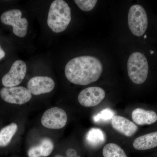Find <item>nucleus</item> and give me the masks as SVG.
<instances>
[{
	"mask_svg": "<svg viewBox=\"0 0 157 157\" xmlns=\"http://www.w3.org/2000/svg\"><path fill=\"white\" fill-rule=\"evenodd\" d=\"M103 70V65L99 59L84 56L74 58L68 62L65 73L70 82L78 85H87L97 81Z\"/></svg>",
	"mask_w": 157,
	"mask_h": 157,
	"instance_id": "f257e3e1",
	"label": "nucleus"
},
{
	"mask_svg": "<svg viewBox=\"0 0 157 157\" xmlns=\"http://www.w3.org/2000/svg\"><path fill=\"white\" fill-rule=\"evenodd\" d=\"M71 9L63 0H56L51 5L48 11L47 24L53 32H63L71 21Z\"/></svg>",
	"mask_w": 157,
	"mask_h": 157,
	"instance_id": "f03ea898",
	"label": "nucleus"
},
{
	"mask_svg": "<svg viewBox=\"0 0 157 157\" xmlns=\"http://www.w3.org/2000/svg\"><path fill=\"white\" fill-rule=\"evenodd\" d=\"M148 64L146 57L140 52H135L129 57L128 62V74L134 83L141 84L147 78Z\"/></svg>",
	"mask_w": 157,
	"mask_h": 157,
	"instance_id": "7ed1b4c3",
	"label": "nucleus"
},
{
	"mask_svg": "<svg viewBox=\"0 0 157 157\" xmlns=\"http://www.w3.org/2000/svg\"><path fill=\"white\" fill-rule=\"evenodd\" d=\"M128 23L132 33L137 36H143L148 25V18L145 9L140 5L132 6L129 9Z\"/></svg>",
	"mask_w": 157,
	"mask_h": 157,
	"instance_id": "20e7f679",
	"label": "nucleus"
},
{
	"mask_svg": "<svg viewBox=\"0 0 157 157\" xmlns=\"http://www.w3.org/2000/svg\"><path fill=\"white\" fill-rule=\"evenodd\" d=\"M22 12L19 9H13L4 12L1 15V21L6 25L12 26L13 32L17 36L23 38L27 33L28 22L22 18Z\"/></svg>",
	"mask_w": 157,
	"mask_h": 157,
	"instance_id": "39448f33",
	"label": "nucleus"
},
{
	"mask_svg": "<svg viewBox=\"0 0 157 157\" xmlns=\"http://www.w3.org/2000/svg\"><path fill=\"white\" fill-rule=\"evenodd\" d=\"M0 96L7 103L17 105L25 104L32 98L29 90L21 86L3 87L0 90Z\"/></svg>",
	"mask_w": 157,
	"mask_h": 157,
	"instance_id": "423d86ee",
	"label": "nucleus"
},
{
	"mask_svg": "<svg viewBox=\"0 0 157 157\" xmlns=\"http://www.w3.org/2000/svg\"><path fill=\"white\" fill-rule=\"evenodd\" d=\"M67 119L65 110L59 107H53L45 111L41 118V123L47 128L60 129L66 125Z\"/></svg>",
	"mask_w": 157,
	"mask_h": 157,
	"instance_id": "0eeeda50",
	"label": "nucleus"
},
{
	"mask_svg": "<svg viewBox=\"0 0 157 157\" xmlns=\"http://www.w3.org/2000/svg\"><path fill=\"white\" fill-rule=\"evenodd\" d=\"M26 72L25 63L21 60L16 61L11 66L9 72L2 78L3 85L7 87L17 86L25 77Z\"/></svg>",
	"mask_w": 157,
	"mask_h": 157,
	"instance_id": "6e6552de",
	"label": "nucleus"
},
{
	"mask_svg": "<svg viewBox=\"0 0 157 157\" xmlns=\"http://www.w3.org/2000/svg\"><path fill=\"white\" fill-rule=\"evenodd\" d=\"M105 97L103 89L98 86H91L82 90L78 96L79 104L85 107L97 106L103 101Z\"/></svg>",
	"mask_w": 157,
	"mask_h": 157,
	"instance_id": "1a4fd4ad",
	"label": "nucleus"
},
{
	"mask_svg": "<svg viewBox=\"0 0 157 157\" xmlns=\"http://www.w3.org/2000/svg\"><path fill=\"white\" fill-rule=\"evenodd\" d=\"M27 86L31 94L39 95L51 92L54 88L55 83L48 76H36L29 80Z\"/></svg>",
	"mask_w": 157,
	"mask_h": 157,
	"instance_id": "9d476101",
	"label": "nucleus"
},
{
	"mask_svg": "<svg viewBox=\"0 0 157 157\" xmlns=\"http://www.w3.org/2000/svg\"><path fill=\"white\" fill-rule=\"evenodd\" d=\"M113 128L127 137H132L138 131V127L126 117L114 115L111 119Z\"/></svg>",
	"mask_w": 157,
	"mask_h": 157,
	"instance_id": "9b49d317",
	"label": "nucleus"
},
{
	"mask_svg": "<svg viewBox=\"0 0 157 157\" xmlns=\"http://www.w3.org/2000/svg\"><path fill=\"white\" fill-rule=\"evenodd\" d=\"M132 118L134 122L139 125H151L157 121V113L154 110L137 108L132 112Z\"/></svg>",
	"mask_w": 157,
	"mask_h": 157,
	"instance_id": "f8f14e48",
	"label": "nucleus"
},
{
	"mask_svg": "<svg viewBox=\"0 0 157 157\" xmlns=\"http://www.w3.org/2000/svg\"><path fill=\"white\" fill-rule=\"evenodd\" d=\"M53 141L48 138H44L39 145L33 146L29 150V157H46L52 153L54 149Z\"/></svg>",
	"mask_w": 157,
	"mask_h": 157,
	"instance_id": "ddd939ff",
	"label": "nucleus"
},
{
	"mask_svg": "<svg viewBox=\"0 0 157 157\" xmlns=\"http://www.w3.org/2000/svg\"><path fill=\"white\" fill-rule=\"evenodd\" d=\"M137 150L144 151L157 147V132H151L137 137L133 143Z\"/></svg>",
	"mask_w": 157,
	"mask_h": 157,
	"instance_id": "4468645a",
	"label": "nucleus"
},
{
	"mask_svg": "<svg viewBox=\"0 0 157 157\" xmlns=\"http://www.w3.org/2000/svg\"><path fill=\"white\" fill-rule=\"evenodd\" d=\"M106 135L101 129L92 128L88 132L86 140L90 146L97 147L102 145L106 141Z\"/></svg>",
	"mask_w": 157,
	"mask_h": 157,
	"instance_id": "2eb2a0df",
	"label": "nucleus"
},
{
	"mask_svg": "<svg viewBox=\"0 0 157 157\" xmlns=\"http://www.w3.org/2000/svg\"><path fill=\"white\" fill-rule=\"evenodd\" d=\"M17 124L12 123L4 127L0 131V147H5L11 142L12 137L17 132Z\"/></svg>",
	"mask_w": 157,
	"mask_h": 157,
	"instance_id": "dca6fc26",
	"label": "nucleus"
},
{
	"mask_svg": "<svg viewBox=\"0 0 157 157\" xmlns=\"http://www.w3.org/2000/svg\"><path fill=\"white\" fill-rule=\"evenodd\" d=\"M103 155L104 157H128L124 150L114 143H109L105 145Z\"/></svg>",
	"mask_w": 157,
	"mask_h": 157,
	"instance_id": "f3484780",
	"label": "nucleus"
},
{
	"mask_svg": "<svg viewBox=\"0 0 157 157\" xmlns=\"http://www.w3.org/2000/svg\"><path fill=\"white\" fill-rule=\"evenodd\" d=\"M77 6L82 11H89L92 10L98 1L95 0H75L74 1Z\"/></svg>",
	"mask_w": 157,
	"mask_h": 157,
	"instance_id": "a211bd4d",
	"label": "nucleus"
},
{
	"mask_svg": "<svg viewBox=\"0 0 157 157\" xmlns=\"http://www.w3.org/2000/svg\"><path fill=\"white\" fill-rule=\"evenodd\" d=\"M114 116V113L111 109H106L102 110L94 117V121L98 122L101 121H108L112 119Z\"/></svg>",
	"mask_w": 157,
	"mask_h": 157,
	"instance_id": "6ab92c4d",
	"label": "nucleus"
},
{
	"mask_svg": "<svg viewBox=\"0 0 157 157\" xmlns=\"http://www.w3.org/2000/svg\"><path fill=\"white\" fill-rule=\"evenodd\" d=\"M67 157H81L77 155L75 149L73 148L68 149L67 151ZM54 157H64L61 155H57Z\"/></svg>",
	"mask_w": 157,
	"mask_h": 157,
	"instance_id": "aec40b11",
	"label": "nucleus"
},
{
	"mask_svg": "<svg viewBox=\"0 0 157 157\" xmlns=\"http://www.w3.org/2000/svg\"><path fill=\"white\" fill-rule=\"evenodd\" d=\"M5 56H6V53H5V51L2 48L1 45H0V60L3 59Z\"/></svg>",
	"mask_w": 157,
	"mask_h": 157,
	"instance_id": "412c9836",
	"label": "nucleus"
}]
</instances>
